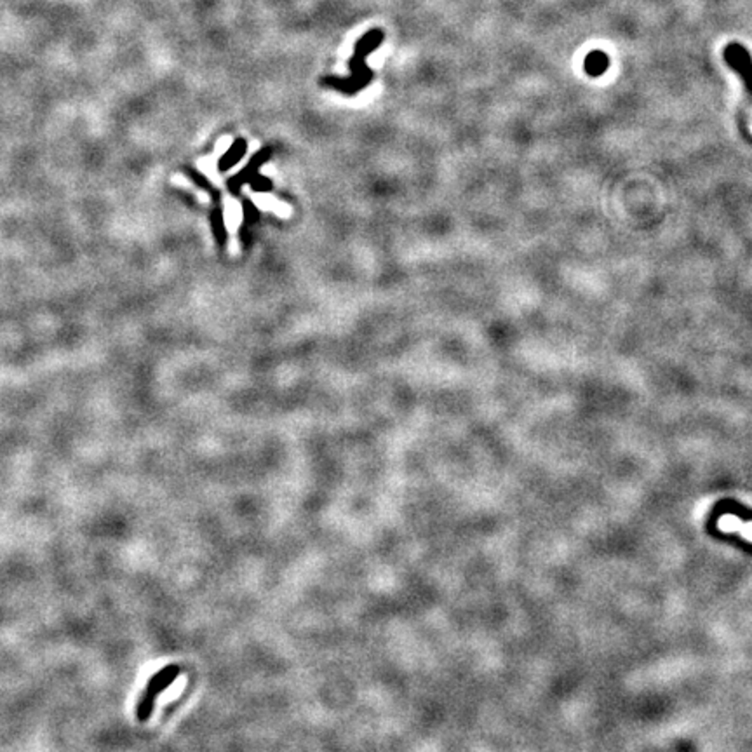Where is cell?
<instances>
[{
    "label": "cell",
    "mask_w": 752,
    "mask_h": 752,
    "mask_svg": "<svg viewBox=\"0 0 752 752\" xmlns=\"http://www.w3.org/2000/svg\"><path fill=\"white\" fill-rule=\"evenodd\" d=\"M180 674H182V667H180V665H168V667L160 669L157 674H153L152 678H150L145 691L141 693L140 702H138L136 705L138 721L143 723V721H148L150 717H152L157 697H159L164 690H168Z\"/></svg>",
    "instance_id": "cell-2"
},
{
    "label": "cell",
    "mask_w": 752,
    "mask_h": 752,
    "mask_svg": "<svg viewBox=\"0 0 752 752\" xmlns=\"http://www.w3.org/2000/svg\"><path fill=\"white\" fill-rule=\"evenodd\" d=\"M723 58L727 61V65L742 78L744 88H746L747 94H749L752 101V56L746 47L740 46V44L732 42L724 47Z\"/></svg>",
    "instance_id": "cell-3"
},
{
    "label": "cell",
    "mask_w": 752,
    "mask_h": 752,
    "mask_svg": "<svg viewBox=\"0 0 752 752\" xmlns=\"http://www.w3.org/2000/svg\"><path fill=\"white\" fill-rule=\"evenodd\" d=\"M244 152H246V141L240 140V138H239V140H237L234 145H232V148L228 150L227 153H225L223 159L220 160L221 169H228L232 164H235L237 160H239L240 157L244 155Z\"/></svg>",
    "instance_id": "cell-5"
},
{
    "label": "cell",
    "mask_w": 752,
    "mask_h": 752,
    "mask_svg": "<svg viewBox=\"0 0 752 752\" xmlns=\"http://www.w3.org/2000/svg\"><path fill=\"white\" fill-rule=\"evenodd\" d=\"M383 39H385V33L380 28H373L368 33H364L356 42L353 56L351 58V61H348V66H351L352 71L351 77L343 78L329 75V77L322 78L321 84L326 86V88L334 89V91L338 93L348 94V96L366 89L368 86H370L371 78H373V70L368 65V56L382 46Z\"/></svg>",
    "instance_id": "cell-1"
},
{
    "label": "cell",
    "mask_w": 752,
    "mask_h": 752,
    "mask_svg": "<svg viewBox=\"0 0 752 752\" xmlns=\"http://www.w3.org/2000/svg\"><path fill=\"white\" fill-rule=\"evenodd\" d=\"M584 66L585 70H587V74L592 75V77L603 75L608 69V56L601 51H592L587 56V59H585Z\"/></svg>",
    "instance_id": "cell-4"
}]
</instances>
